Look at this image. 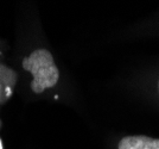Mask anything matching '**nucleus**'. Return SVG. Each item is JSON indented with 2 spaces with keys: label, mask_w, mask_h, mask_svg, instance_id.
<instances>
[{
  "label": "nucleus",
  "mask_w": 159,
  "mask_h": 149,
  "mask_svg": "<svg viewBox=\"0 0 159 149\" xmlns=\"http://www.w3.org/2000/svg\"><path fill=\"white\" fill-rule=\"evenodd\" d=\"M23 68L33 75L31 89L34 93H42L47 88L53 87L60 79V70L53 62L51 53L47 49L32 51L23 60Z\"/></svg>",
  "instance_id": "1"
},
{
  "label": "nucleus",
  "mask_w": 159,
  "mask_h": 149,
  "mask_svg": "<svg viewBox=\"0 0 159 149\" xmlns=\"http://www.w3.org/2000/svg\"><path fill=\"white\" fill-rule=\"evenodd\" d=\"M118 149H159V138L148 136H126L118 144Z\"/></svg>",
  "instance_id": "2"
},
{
  "label": "nucleus",
  "mask_w": 159,
  "mask_h": 149,
  "mask_svg": "<svg viewBox=\"0 0 159 149\" xmlns=\"http://www.w3.org/2000/svg\"><path fill=\"white\" fill-rule=\"evenodd\" d=\"M158 86H159V84H158Z\"/></svg>",
  "instance_id": "3"
}]
</instances>
